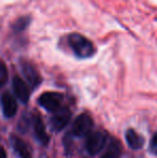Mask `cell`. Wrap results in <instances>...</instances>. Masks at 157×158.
<instances>
[{
	"instance_id": "6da1fadb",
	"label": "cell",
	"mask_w": 157,
	"mask_h": 158,
	"mask_svg": "<svg viewBox=\"0 0 157 158\" xmlns=\"http://www.w3.org/2000/svg\"><path fill=\"white\" fill-rule=\"evenodd\" d=\"M68 45L78 58L85 59L93 57L96 53V48L93 42L83 35L78 32L70 33L68 35Z\"/></svg>"
},
{
	"instance_id": "7a4b0ae2",
	"label": "cell",
	"mask_w": 157,
	"mask_h": 158,
	"mask_svg": "<svg viewBox=\"0 0 157 158\" xmlns=\"http://www.w3.org/2000/svg\"><path fill=\"white\" fill-rule=\"evenodd\" d=\"M63 100L64 96L60 93L48 92L40 96L39 103L42 108H44L48 112H56L60 109Z\"/></svg>"
},
{
	"instance_id": "3957f363",
	"label": "cell",
	"mask_w": 157,
	"mask_h": 158,
	"mask_svg": "<svg viewBox=\"0 0 157 158\" xmlns=\"http://www.w3.org/2000/svg\"><path fill=\"white\" fill-rule=\"evenodd\" d=\"M105 142H107V133L102 131H96L87 137L85 148L90 155H96L103 148Z\"/></svg>"
},
{
	"instance_id": "277c9868",
	"label": "cell",
	"mask_w": 157,
	"mask_h": 158,
	"mask_svg": "<svg viewBox=\"0 0 157 158\" xmlns=\"http://www.w3.org/2000/svg\"><path fill=\"white\" fill-rule=\"evenodd\" d=\"M93 119L88 114L84 113L81 114L74 121L73 126H72V133L76 137H85L90 132L93 128Z\"/></svg>"
},
{
	"instance_id": "5b68a950",
	"label": "cell",
	"mask_w": 157,
	"mask_h": 158,
	"mask_svg": "<svg viewBox=\"0 0 157 158\" xmlns=\"http://www.w3.org/2000/svg\"><path fill=\"white\" fill-rule=\"evenodd\" d=\"M70 118L71 112L67 108H60L51 118V127L54 131H60L68 125Z\"/></svg>"
},
{
	"instance_id": "8992f818",
	"label": "cell",
	"mask_w": 157,
	"mask_h": 158,
	"mask_svg": "<svg viewBox=\"0 0 157 158\" xmlns=\"http://www.w3.org/2000/svg\"><path fill=\"white\" fill-rule=\"evenodd\" d=\"M21 68L24 77H25V79L27 80V82L31 87H36L41 83L42 80L41 77H40V73L32 64H30L29 61L23 60L21 63Z\"/></svg>"
},
{
	"instance_id": "52a82bcc",
	"label": "cell",
	"mask_w": 157,
	"mask_h": 158,
	"mask_svg": "<svg viewBox=\"0 0 157 158\" xmlns=\"http://www.w3.org/2000/svg\"><path fill=\"white\" fill-rule=\"evenodd\" d=\"M32 126H34V133L36 139L38 140L41 144L43 145H46L50 141V137H48V132L45 130V126H44V123L42 121L41 116L36 113L32 116Z\"/></svg>"
},
{
	"instance_id": "ba28073f",
	"label": "cell",
	"mask_w": 157,
	"mask_h": 158,
	"mask_svg": "<svg viewBox=\"0 0 157 158\" xmlns=\"http://www.w3.org/2000/svg\"><path fill=\"white\" fill-rule=\"evenodd\" d=\"M13 90H14L16 97L19 98V100H21L23 103H27L30 95L29 88L25 83V81L22 80L19 77H13Z\"/></svg>"
},
{
	"instance_id": "9c48e42d",
	"label": "cell",
	"mask_w": 157,
	"mask_h": 158,
	"mask_svg": "<svg viewBox=\"0 0 157 158\" xmlns=\"http://www.w3.org/2000/svg\"><path fill=\"white\" fill-rule=\"evenodd\" d=\"M2 111L6 117H13L17 112V102L10 93H4L1 97Z\"/></svg>"
},
{
	"instance_id": "30bf717a",
	"label": "cell",
	"mask_w": 157,
	"mask_h": 158,
	"mask_svg": "<svg viewBox=\"0 0 157 158\" xmlns=\"http://www.w3.org/2000/svg\"><path fill=\"white\" fill-rule=\"evenodd\" d=\"M12 146L19 158H31L29 148L22 139L17 137H12Z\"/></svg>"
},
{
	"instance_id": "8fae6325",
	"label": "cell",
	"mask_w": 157,
	"mask_h": 158,
	"mask_svg": "<svg viewBox=\"0 0 157 158\" xmlns=\"http://www.w3.org/2000/svg\"><path fill=\"white\" fill-rule=\"evenodd\" d=\"M126 141L132 150H140L144 144V139L136 132L134 129H128L126 132Z\"/></svg>"
},
{
	"instance_id": "7c38bea8",
	"label": "cell",
	"mask_w": 157,
	"mask_h": 158,
	"mask_svg": "<svg viewBox=\"0 0 157 158\" xmlns=\"http://www.w3.org/2000/svg\"><path fill=\"white\" fill-rule=\"evenodd\" d=\"M121 152H122V148L119 142L116 141V140H113L111 142V144H110L109 148L107 150V152L102 156V158H119Z\"/></svg>"
},
{
	"instance_id": "4fadbf2b",
	"label": "cell",
	"mask_w": 157,
	"mask_h": 158,
	"mask_svg": "<svg viewBox=\"0 0 157 158\" xmlns=\"http://www.w3.org/2000/svg\"><path fill=\"white\" fill-rule=\"evenodd\" d=\"M29 22H30V19L29 17H19V19H17L16 22H15L14 24L12 25V28L15 30V31H22V30L26 29V27H27L28 25H29Z\"/></svg>"
},
{
	"instance_id": "5bb4252c",
	"label": "cell",
	"mask_w": 157,
	"mask_h": 158,
	"mask_svg": "<svg viewBox=\"0 0 157 158\" xmlns=\"http://www.w3.org/2000/svg\"><path fill=\"white\" fill-rule=\"evenodd\" d=\"M8 69L3 61L0 60V87L3 86L8 81Z\"/></svg>"
},
{
	"instance_id": "9a60e30c",
	"label": "cell",
	"mask_w": 157,
	"mask_h": 158,
	"mask_svg": "<svg viewBox=\"0 0 157 158\" xmlns=\"http://www.w3.org/2000/svg\"><path fill=\"white\" fill-rule=\"evenodd\" d=\"M150 151L153 153L154 155H157V132L153 135L150 143Z\"/></svg>"
},
{
	"instance_id": "2e32d148",
	"label": "cell",
	"mask_w": 157,
	"mask_h": 158,
	"mask_svg": "<svg viewBox=\"0 0 157 158\" xmlns=\"http://www.w3.org/2000/svg\"><path fill=\"white\" fill-rule=\"evenodd\" d=\"M0 158H6V151L2 146H0Z\"/></svg>"
}]
</instances>
